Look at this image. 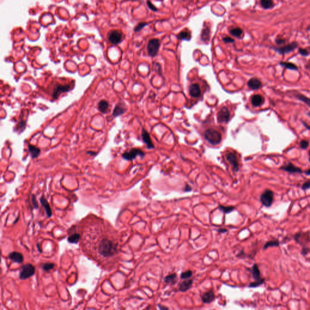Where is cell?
Here are the masks:
<instances>
[{
	"label": "cell",
	"mask_w": 310,
	"mask_h": 310,
	"mask_svg": "<svg viewBox=\"0 0 310 310\" xmlns=\"http://www.w3.org/2000/svg\"><path fill=\"white\" fill-rule=\"evenodd\" d=\"M117 243L108 238H103L99 242L97 251L104 257H112L117 253Z\"/></svg>",
	"instance_id": "cell-1"
},
{
	"label": "cell",
	"mask_w": 310,
	"mask_h": 310,
	"mask_svg": "<svg viewBox=\"0 0 310 310\" xmlns=\"http://www.w3.org/2000/svg\"><path fill=\"white\" fill-rule=\"evenodd\" d=\"M274 192L269 189L265 190L260 195V200L262 204L265 207H270L274 201Z\"/></svg>",
	"instance_id": "cell-3"
},
{
	"label": "cell",
	"mask_w": 310,
	"mask_h": 310,
	"mask_svg": "<svg viewBox=\"0 0 310 310\" xmlns=\"http://www.w3.org/2000/svg\"><path fill=\"white\" fill-rule=\"evenodd\" d=\"M177 279V275L176 273H172L167 275L164 278V282L169 284H174L176 283Z\"/></svg>",
	"instance_id": "cell-30"
},
{
	"label": "cell",
	"mask_w": 310,
	"mask_h": 310,
	"mask_svg": "<svg viewBox=\"0 0 310 310\" xmlns=\"http://www.w3.org/2000/svg\"><path fill=\"white\" fill-rule=\"evenodd\" d=\"M39 200H40L41 203L42 204V205L44 208V209L45 211V213H46L47 216L48 217H51V215H52V212H51V208H50V205H49L47 199L44 196H42V197H40Z\"/></svg>",
	"instance_id": "cell-20"
},
{
	"label": "cell",
	"mask_w": 310,
	"mask_h": 310,
	"mask_svg": "<svg viewBox=\"0 0 310 310\" xmlns=\"http://www.w3.org/2000/svg\"><path fill=\"white\" fill-rule=\"evenodd\" d=\"M222 40L225 42V43H232L234 42V39L230 38L229 36H225V37H223Z\"/></svg>",
	"instance_id": "cell-44"
},
{
	"label": "cell",
	"mask_w": 310,
	"mask_h": 310,
	"mask_svg": "<svg viewBox=\"0 0 310 310\" xmlns=\"http://www.w3.org/2000/svg\"><path fill=\"white\" fill-rule=\"evenodd\" d=\"M305 174L306 175H308V176H310V168L309 169H308L307 170H306L305 172Z\"/></svg>",
	"instance_id": "cell-50"
},
{
	"label": "cell",
	"mask_w": 310,
	"mask_h": 310,
	"mask_svg": "<svg viewBox=\"0 0 310 310\" xmlns=\"http://www.w3.org/2000/svg\"><path fill=\"white\" fill-rule=\"evenodd\" d=\"M193 281L191 279H189V280L186 279V280L183 281L179 285V291H180L182 292L187 291L191 288V286L193 285Z\"/></svg>",
	"instance_id": "cell-19"
},
{
	"label": "cell",
	"mask_w": 310,
	"mask_h": 310,
	"mask_svg": "<svg viewBox=\"0 0 310 310\" xmlns=\"http://www.w3.org/2000/svg\"><path fill=\"white\" fill-rule=\"evenodd\" d=\"M217 116V122L219 123L227 122L229 119V111L226 107H223L218 112Z\"/></svg>",
	"instance_id": "cell-9"
},
{
	"label": "cell",
	"mask_w": 310,
	"mask_h": 310,
	"mask_svg": "<svg viewBox=\"0 0 310 310\" xmlns=\"http://www.w3.org/2000/svg\"><path fill=\"white\" fill-rule=\"evenodd\" d=\"M264 281H265V279H263V280H259V281H255V282H251L249 284V286L248 287L249 288H256V287H258L260 285H262L263 283H264Z\"/></svg>",
	"instance_id": "cell-38"
},
{
	"label": "cell",
	"mask_w": 310,
	"mask_h": 310,
	"mask_svg": "<svg viewBox=\"0 0 310 310\" xmlns=\"http://www.w3.org/2000/svg\"><path fill=\"white\" fill-rule=\"evenodd\" d=\"M147 5L148 6V7L153 11H154V12H156L157 10V8L150 2V1H147Z\"/></svg>",
	"instance_id": "cell-45"
},
{
	"label": "cell",
	"mask_w": 310,
	"mask_h": 310,
	"mask_svg": "<svg viewBox=\"0 0 310 310\" xmlns=\"http://www.w3.org/2000/svg\"><path fill=\"white\" fill-rule=\"evenodd\" d=\"M137 156L143 157L145 156V153L139 148H132L122 154V158L127 160H132Z\"/></svg>",
	"instance_id": "cell-6"
},
{
	"label": "cell",
	"mask_w": 310,
	"mask_h": 310,
	"mask_svg": "<svg viewBox=\"0 0 310 310\" xmlns=\"http://www.w3.org/2000/svg\"><path fill=\"white\" fill-rule=\"evenodd\" d=\"M210 37V30L208 27H205L203 29L201 33V39L202 40L206 42H208L209 39Z\"/></svg>",
	"instance_id": "cell-29"
},
{
	"label": "cell",
	"mask_w": 310,
	"mask_h": 310,
	"mask_svg": "<svg viewBox=\"0 0 310 310\" xmlns=\"http://www.w3.org/2000/svg\"><path fill=\"white\" fill-rule=\"evenodd\" d=\"M141 136H142V140L146 144L147 148L152 149V148H154V144H153V142L151 140V139L150 137V134L144 128H142V130Z\"/></svg>",
	"instance_id": "cell-13"
},
{
	"label": "cell",
	"mask_w": 310,
	"mask_h": 310,
	"mask_svg": "<svg viewBox=\"0 0 310 310\" xmlns=\"http://www.w3.org/2000/svg\"><path fill=\"white\" fill-rule=\"evenodd\" d=\"M193 275V272L191 270H188L186 271L183 272L180 274V278L182 279H188L190 278Z\"/></svg>",
	"instance_id": "cell-35"
},
{
	"label": "cell",
	"mask_w": 310,
	"mask_h": 310,
	"mask_svg": "<svg viewBox=\"0 0 310 310\" xmlns=\"http://www.w3.org/2000/svg\"><path fill=\"white\" fill-rule=\"evenodd\" d=\"M280 245V242L279 241L276 239V240H269V241H268L267 242H266L263 246V249H268V248L269 247H274V246H279Z\"/></svg>",
	"instance_id": "cell-32"
},
{
	"label": "cell",
	"mask_w": 310,
	"mask_h": 310,
	"mask_svg": "<svg viewBox=\"0 0 310 310\" xmlns=\"http://www.w3.org/2000/svg\"><path fill=\"white\" fill-rule=\"evenodd\" d=\"M280 170L288 172L289 173L294 174V173H302L303 171L301 168L294 165L292 163L289 162L287 163H285L280 167Z\"/></svg>",
	"instance_id": "cell-10"
},
{
	"label": "cell",
	"mask_w": 310,
	"mask_h": 310,
	"mask_svg": "<svg viewBox=\"0 0 310 310\" xmlns=\"http://www.w3.org/2000/svg\"><path fill=\"white\" fill-rule=\"evenodd\" d=\"M251 102L254 107H260L264 103L265 99L260 94H254L251 97Z\"/></svg>",
	"instance_id": "cell-17"
},
{
	"label": "cell",
	"mask_w": 310,
	"mask_h": 310,
	"mask_svg": "<svg viewBox=\"0 0 310 310\" xmlns=\"http://www.w3.org/2000/svg\"><path fill=\"white\" fill-rule=\"evenodd\" d=\"M219 208L224 213L227 214L232 212L235 209V207L233 206H223L222 205H219Z\"/></svg>",
	"instance_id": "cell-34"
},
{
	"label": "cell",
	"mask_w": 310,
	"mask_h": 310,
	"mask_svg": "<svg viewBox=\"0 0 310 310\" xmlns=\"http://www.w3.org/2000/svg\"><path fill=\"white\" fill-rule=\"evenodd\" d=\"M301 188L304 191H306V190L309 189L310 188V180H307V181L305 182L302 184Z\"/></svg>",
	"instance_id": "cell-41"
},
{
	"label": "cell",
	"mask_w": 310,
	"mask_h": 310,
	"mask_svg": "<svg viewBox=\"0 0 310 310\" xmlns=\"http://www.w3.org/2000/svg\"><path fill=\"white\" fill-rule=\"evenodd\" d=\"M229 33L231 35L236 36L237 38H240L243 35V31L240 28H234L229 30Z\"/></svg>",
	"instance_id": "cell-33"
},
{
	"label": "cell",
	"mask_w": 310,
	"mask_h": 310,
	"mask_svg": "<svg viewBox=\"0 0 310 310\" xmlns=\"http://www.w3.org/2000/svg\"><path fill=\"white\" fill-rule=\"evenodd\" d=\"M298 53L302 55V56H307L308 55H309L310 54V51L308 50V48H299L298 49Z\"/></svg>",
	"instance_id": "cell-40"
},
{
	"label": "cell",
	"mask_w": 310,
	"mask_h": 310,
	"mask_svg": "<svg viewBox=\"0 0 310 310\" xmlns=\"http://www.w3.org/2000/svg\"><path fill=\"white\" fill-rule=\"evenodd\" d=\"M126 111V108L121 104V103H119L116 105L113 111V116L114 117L119 116L120 115L123 114Z\"/></svg>",
	"instance_id": "cell-21"
},
{
	"label": "cell",
	"mask_w": 310,
	"mask_h": 310,
	"mask_svg": "<svg viewBox=\"0 0 310 310\" xmlns=\"http://www.w3.org/2000/svg\"><path fill=\"white\" fill-rule=\"evenodd\" d=\"M80 239H81V236L79 234H78L77 232H73L71 234L69 235V236L68 237L67 240L70 243L76 244L78 243Z\"/></svg>",
	"instance_id": "cell-27"
},
{
	"label": "cell",
	"mask_w": 310,
	"mask_h": 310,
	"mask_svg": "<svg viewBox=\"0 0 310 310\" xmlns=\"http://www.w3.org/2000/svg\"><path fill=\"white\" fill-rule=\"evenodd\" d=\"M189 93L191 97H198L200 95V88L197 84H191L189 87Z\"/></svg>",
	"instance_id": "cell-16"
},
{
	"label": "cell",
	"mask_w": 310,
	"mask_h": 310,
	"mask_svg": "<svg viewBox=\"0 0 310 310\" xmlns=\"http://www.w3.org/2000/svg\"><path fill=\"white\" fill-rule=\"evenodd\" d=\"M302 123L303 124V125H305V127H306V128L307 129H308V130H310V126H309V125H307V124H306V123H305V122H302Z\"/></svg>",
	"instance_id": "cell-51"
},
{
	"label": "cell",
	"mask_w": 310,
	"mask_h": 310,
	"mask_svg": "<svg viewBox=\"0 0 310 310\" xmlns=\"http://www.w3.org/2000/svg\"><path fill=\"white\" fill-rule=\"evenodd\" d=\"M147 25H148V23L147 22H139V24H137V25L135 26L134 28V31L135 32H137V31H140L145 26H146Z\"/></svg>",
	"instance_id": "cell-36"
},
{
	"label": "cell",
	"mask_w": 310,
	"mask_h": 310,
	"mask_svg": "<svg viewBox=\"0 0 310 310\" xmlns=\"http://www.w3.org/2000/svg\"><path fill=\"white\" fill-rule=\"evenodd\" d=\"M299 145H300V147L301 149L306 150L309 146V142L307 140L302 139V140H300Z\"/></svg>",
	"instance_id": "cell-39"
},
{
	"label": "cell",
	"mask_w": 310,
	"mask_h": 310,
	"mask_svg": "<svg viewBox=\"0 0 310 310\" xmlns=\"http://www.w3.org/2000/svg\"><path fill=\"white\" fill-rule=\"evenodd\" d=\"M191 189H192V188H191V187L190 185H186V186H185V190H185V191H191Z\"/></svg>",
	"instance_id": "cell-48"
},
{
	"label": "cell",
	"mask_w": 310,
	"mask_h": 310,
	"mask_svg": "<svg viewBox=\"0 0 310 310\" xmlns=\"http://www.w3.org/2000/svg\"><path fill=\"white\" fill-rule=\"evenodd\" d=\"M28 150L32 158H37L41 153V150L39 148H38L36 146L31 144L28 145Z\"/></svg>",
	"instance_id": "cell-22"
},
{
	"label": "cell",
	"mask_w": 310,
	"mask_h": 310,
	"mask_svg": "<svg viewBox=\"0 0 310 310\" xmlns=\"http://www.w3.org/2000/svg\"><path fill=\"white\" fill-rule=\"evenodd\" d=\"M97 108L101 112H102L103 113H107L109 108L108 102L106 100L100 101L97 104Z\"/></svg>",
	"instance_id": "cell-24"
},
{
	"label": "cell",
	"mask_w": 310,
	"mask_h": 310,
	"mask_svg": "<svg viewBox=\"0 0 310 310\" xmlns=\"http://www.w3.org/2000/svg\"><path fill=\"white\" fill-rule=\"evenodd\" d=\"M122 39V33L117 30H112L108 33V39L112 44H119Z\"/></svg>",
	"instance_id": "cell-8"
},
{
	"label": "cell",
	"mask_w": 310,
	"mask_h": 310,
	"mask_svg": "<svg viewBox=\"0 0 310 310\" xmlns=\"http://www.w3.org/2000/svg\"><path fill=\"white\" fill-rule=\"evenodd\" d=\"M54 267V264L53 263H46L42 265V269L45 271H48Z\"/></svg>",
	"instance_id": "cell-37"
},
{
	"label": "cell",
	"mask_w": 310,
	"mask_h": 310,
	"mask_svg": "<svg viewBox=\"0 0 310 310\" xmlns=\"http://www.w3.org/2000/svg\"><path fill=\"white\" fill-rule=\"evenodd\" d=\"M37 246H38V250H39V252H41V248H40V246H39V245H38H38H37Z\"/></svg>",
	"instance_id": "cell-53"
},
{
	"label": "cell",
	"mask_w": 310,
	"mask_h": 310,
	"mask_svg": "<svg viewBox=\"0 0 310 310\" xmlns=\"http://www.w3.org/2000/svg\"><path fill=\"white\" fill-rule=\"evenodd\" d=\"M248 87L254 90H258L262 86V82L257 78H251L247 82Z\"/></svg>",
	"instance_id": "cell-14"
},
{
	"label": "cell",
	"mask_w": 310,
	"mask_h": 310,
	"mask_svg": "<svg viewBox=\"0 0 310 310\" xmlns=\"http://www.w3.org/2000/svg\"><path fill=\"white\" fill-rule=\"evenodd\" d=\"M35 272V267L31 263H26L22 266L19 277L21 280H26L31 277Z\"/></svg>",
	"instance_id": "cell-4"
},
{
	"label": "cell",
	"mask_w": 310,
	"mask_h": 310,
	"mask_svg": "<svg viewBox=\"0 0 310 310\" xmlns=\"http://www.w3.org/2000/svg\"><path fill=\"white\" fill-rule=\"evenodd\" d=\"M160 46V42L158 39H150L147 45V51L149 56L151 57L155 56L159 50Z\"/></svg>",
	"instance_id": "cell-7"
},
{
	"label": "cell",
	"mask_w": 310,
	"mask_h": 310,
	"mask_svg": "<svg viewBox=\"0 0 310 310\" xmlns=\"http://www.w3.org/2000/svg\"><path fill=\"white\" fill-rule=\"evenodd\" d=\"M286 39L282 38H277L275 39V42L277 44V45H280L281 44H283L286 42Z\"/></svg>",
	"instance_id": "cell-42"
},
{
	"label": "cell",
	"mask_w": 310,
	"mask_h": 310,
	"mask_svg": "<svg viewBox=\"0 0 310 310\" xmlns=\"http://www.w3.org/2000/svg\"><path fill=\"white\" fill-rule=\"evenodd\" d=\"M31 202L33 203V206L35 209H37L38 208V202L36 199L35 195H32L31 196Z\"/></svg>",
	"instance_id": "cell-43"
},
{
	"label": "cell",
	"mask_w": 310,
	"mask_h": 310,
	"mask_svg": "<svg viewBox=\"0 0 310 310\" xmlns=\"http://www.w3.org/2000/svg\"><path fill=\"white\" fill-rule=\"evenodd\" d=\"M310 251V249L309 248H306V247H304L302 248V251H301V253L303 254V255H306Z\"/></svg>",
	"instance_id": "cell-46"
},
{
	"label": "cell",
	"mask_w": 310,
	"mask_h": 310,
	"mask_svg": "<svg viewBox=\"0 0 310 310\" xmlns=\"http://www.w3.org/2000/svg\"><path fill=\"white\" fill-rule=\"evenodd\" d=\"M252 275L255 281H259L263 279V278H261L259 266L256 263H254L252 266Z\"/></svg>",
	"instance_id": "cell-23"
},
{
	"label": "cell",
	"mask_w": 310,
	"mask_h": 310,
	"mask_svg": "<svg viewBox=\"0 0 310 310\" xmlns=\"http://www.w3.org/2000/svg\"><path fill=\"white\" fill-rule=\"evenodd\" d=\"M226 159L231 165L233 170L234 171H237L239 169V164L236 155L232 153H228L226 154Z\"/></svg>",
	"instance_id": "cell-12"
},
{
	"label": "cell",
	"mask_w": 310,
	"mask_h": 310,
	"mask_svg": "<svg viewBox=\"0 0 310 310\" xmlns=\"http://www.w3.org/2000/svg\"><path fill=\"white\" fill-rule=\"evenodd\" d=\"M177 38L179 39H181V40H186V41H190L191 38V33L190 32L186 29L185 28L184 30L180 31L177 36Z\"/></svg>",
	"instance_id": "cell-25"
},
{
	"label": "cell",
	"mask_w": 310,
	"mask_h": 310,
	"mask_svg": "<svg viewBox=\"0 0 310 310\" xmlns=\"http://www.w3.org/2000/svg\"><path fill=\"white\" fill-rule=\"evenodd\" d=\"M218 231H219V232H221V233H222V232H226V231H227V229H225V228H220V229H218Z\"/></svg>",
	"instance_id": "cell-49"
},
{
	"label": "cell",
	"mask_w": 310,
	"mask_h": 310,
	"mask_svg": "<svg viewBox=\"0 0 310 310\" xmlns=\"http://www.w3.org/2000/svg\"><path fill=\"white\" fill-rule=\"evenodd\" d=\"M202 300L205 303H210L215 298V295L214 292L213 291H209L208 292H205L201 296Z\"/></svg>",
	"instance_id": "cell-18"
},
{
	"label": "cell",
	"mask_w": 310,
	"mask_h": 310,
	"mask_svg": "<svg viewBox=\"0 0 310 310\" xmlns=\"http://www.w3.org/2000/svg\"><path fill=\"white\" fill-rule=\"evenodd\" d=\"M8 257L12 261L17 263H21L24 261L23 255L17 251H13L10 252L8 255Z\"/></svg>",
	"instance_id": "cell-15"
},
{
	"label": "cell",
	"mask_w": 310,
	"mask_h": 310,
	"mask_svg": "<svg viewBox=\"0 0 310 310\" xmlns=\"http://www.w3.org/2000/svg\"><path fill=\"white\" fill-rule=\"evenodd\" d=\"M280 65L286 69H289V70H298L297 66L292 62L281 61V62H280Z\"/></svg>",
	"instance_id": "cell-28"
},
{
	"label": "cell",
	"mask_w": 310,
	"mask_h": 310,
	"mask_svg": "<svg viewBox=\"0 0 310 310\" xmlns=\"http://www.w3.org/2000/svg\"><path fill=\"white\" fill-rule=\"evenodd\" d=\"M294 96L296 99H297L298 100H299L300 101H302L305 104H306L309 107H310V98L308 97L307 96H306L300 93H297V92H296V93L295 92L294 94Z\"/></svg>",
	"instance_id": "cell-26"
},
{
	"label": "cell",
	"mask_w": 310,
	"mask_h": 310,
	"mask_svg": "<svg viewBox=\"0 0 310 310\" xmlns=\"http://www.w3.org/2000/svg\"><path fill=\"white\" fill-rule=\"evenodd\" d=\"M157 306H158V308H159V309L160 310H168L169 309L168 307H167V306H165L164 305H162L160 304H159L157 305Z\"/></svg>",
	"instance_id": "cell-47"
},
{
	"label": "cell",
	"mask_w": 310,
	"mask_h": 310,
	"mask_svg": "<svg viewBox=\"0 0 310 310\" xmlns=\"http://www.w3.org/2000/svg\"><path fill=\"white\" fill-rule=\"evenodd\" d=\"M309 162H310V150H309Z\"/></svg>",
	"instance_id": "cell-54"
},
{
	"label": "cell",
	"mask_w": 310,
	"mask_h": 310,
	"mask_svg": "<svg viewBox=\"0 0 310 310\" xmlns=\"http://www.w3.org/2000/svg\"><path fill=\"white\" fill-rule=\"evenodd\" d=\"M71 89V87L70 85H62V84H56L54 87L53 93V97L54 99H56L58 97V96L63 92H67Z\"/></svg>",
	"instance_id": "cell-11"
},
{
	"label": "cell",
	"mask_w": 310,
	"mask_h": 310,
	"mask_svg": "<svg viewBox=\"0 0 310 310\" xmlns=\"http://www.w3.org/2000/svg\"><path fill=\"white\" fill-rule=\"evenodd\" d=\"M260 5L264 9H270L274 6L273 1L271 0H262L260 1Z\"/></svg>",
	"instance_id": "cell-31"
},
{
	"label": "cell",
	"mask_w": 310,
	"mask_h": 310,
	"mask_svg": "<svg viewBox=\"0 0 310 310\" xmlns=\"http://www.w3.org/2000/svg\"><path fill=\"white\" fill-rule=\"evenodd\" d=\"M297 47H298V43L295 41H294L288 44L285 45L280 47H272V48L274 51H275L277 53H278L279 54L284 55L285 54H288V53H289L293 51Z\"/></svg>",
	"instance_id": "cell-5"
},
{
	"label": "cell",
	"mask_w": 310,
	"mask_h": 310,
	"mask_svg": "<svg viewBox=\"0 0 310 310\" xmlns=\"http://www.w3.org/2000/svg\"><path fill=\"white\" fill-rule=\"evenodd\" d=\"M87 154H91V155H96V153H95V152H92V151H88V152H87Z\"/></svg>",
	"instance_id": "cell-52"
},
{
	"label": "cell",
	"mask_w": 310,
	"mask_h": 310,
	"mask_svg": "<svg viewBox=\"0 0 310 310\" xmlns=\"http://www.w3.org/2000/svg\"><path fill=\"white\" fill-rule=\"evenodd\" d=\"M204 137L212 145H216L220 143L222 140L221 134L217 130L209 128L204 133Z\"/></svg>",
	"instance_id": "cell-2"
}]
</instances>
